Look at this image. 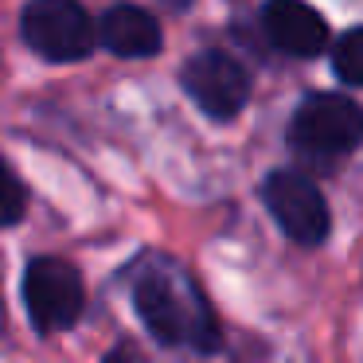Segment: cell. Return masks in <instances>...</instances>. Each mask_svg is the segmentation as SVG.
<instances>
[{
    "label": "cell",
    "mask_w": 363,
    "mask_h": 363,
    "mask_svg": "<svg viewBox=\"0 0 363 363\" xmlns=\"http://www.w3.org/2000/svg\"><path fill=\"white\" fill-rule=\"evenodd\" d=\"M262 199H266L269 215L277 219V227L301 246H316L328 238V203H324L320 188H316L308 176L289 172V168H277L266 176L262 184Z\"/></svg>",
    "instance_id": "cell-5"
},
{
    "label": "cell",
    "mask_w": 363,
    "mask_h": 363,
    "mask_svg": "<svg viewBox=\"0 0 363 363\" xmlns=\"http://www.w3.org/2000/svg\"><path fill=\"white\" fill-rule=\"evenodd\" d=\"M4 223H20V215H24V191H20V180L16 176H4Z\"/></svg>",
    "instance_id": "cell-10"
},
{
    "label": "cell",
    "mask_w": 363,
    "mask_h": 363,
    "mask_svg": "<svg viewBox=\"0 0 363 363\" xmlns=\"http://www.w3.org/2000/svg\"><path fill=\"white\" fill-rule=\"evenodd\" d=\"M184 90L207 118L230 121L250 98V74L227 51H199L184 67Z\"/></svg>",
    "instance_id": "cell-6"
},
{
    "label": "cell",
    "mask_w": 363,
    "mask_h": 363,
    "mask_svg": "<svg viewBox=\"0 0 363 363\" xmlns=\"http://www.w3.org/2000/svg\"><path fill=\"white\" fill-rule=\"evenodd\" d=\"M24 305L43 336L71 328L86 305L79 269L63 258H32L24 269Z\"/></svg>",
    "instance_id": "cell-3"
},
{
    "label": "cell",
    "mask_w": 363,
    "mask_h": 363,
    "mask_svg": "<svg viewBox=\"0 0 363 363\" xmlns=\"http://www.w3.org/2000/svg\"><path fill=\"white\" fill-rule=\"evenodd\" d=\"M133 301H137V313H141L145 328L160 344L199 347V352H215L219 347V320H215L203 289L176 262L157 258L145 269H137Z\"/></svg>",
    "instance_id": "cell-1"
},
{
    "label": "cell",
    "mask_w": 363,
    "mask_h": 363,
    "mask_svg": "<svg viewBox=\"0 0 363 363\" xmlns=\"http://www.w3.org/2000/svg\"><path fill=\"white\" fill-rule=\"evenodd\" d=\"M363 141V110L344 94H313L289 121V145L305 157H344Z\"/></svg>",
    "instance_id": "cell-2"
},
{
    "label": "cell",
    "mask_w": 363,
    "mask_h": 363,
    "mask_svg": "<svg viewBox=\"0 0 363 363\" xmlns=\"http://www.w3.org/2000/svg\"><path fill=\"white\" fill-rule=\"evenodd\" d=\"M20 32L28 48L51 63H74L94 48V24L79 0H32Z\"/></svg>",
    "instance_id": "cell-4"
},
{
    "label": "cell",
    "mask_w": 363,
    "mask_h": 363,
    "mask_svg": "<svg viewBox=\"0 0 363 363\" xmlns=\"http://www.w3.org/2000/svg\"><path fill=\"white\" fill-rule=\"evenodd\" d=\"M98 40L106 43V51H113V55H121V59H149L160 51L164 32H160V24L145 9L121 4V9H110L102 16Z\"/></svg>",
    "instance_id": "cell-8"
},
{
    "label": "cell",
    "mask_w": 363,
    "mask_h": 363,
    "mask_svg": "<svg viewBox=\"0 0 363 363\" xmlns=\"http://www.w3.org/2000/svg\"><path fill=\"white\" fill-rule=\"evenodd\" d=\"M262 28H266L269 43L277 51H285V55L313 59L328 48V24L305 0H266Z\"/></svg>",
    "instance_id": "cell-7"
},
{
    "label": "cell",
    "mask_w": 363,
    "mask_h": 363,
    "mask_svg": "<svg viewBox=\"0 0 363 363\" xmlns=\"http://www.w3.org/2000/svg\"><path fill=\"white\" fill-rule=\"evenodd\" d=\"M332 71H336L340 82H347V86H363V28H352V32H344L336 40Z\"/></svg>",
    "instance_id": "cell-9"
}]
</instances>
